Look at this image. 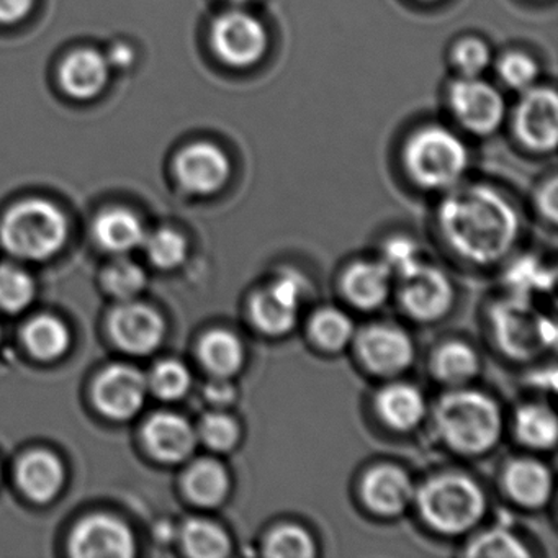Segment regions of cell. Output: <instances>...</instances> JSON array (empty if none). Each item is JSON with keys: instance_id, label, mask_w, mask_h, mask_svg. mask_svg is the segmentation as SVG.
<instances>
[{"instance_id": "6da1fadb", "label": "cell", "mask_w": 558, "mask_h": 558, "mask_svg": "<svg viewBox=\"0 0 558 558\" xmlns=\"http://www.w3.org/2000/svg\"><path fill=\"white\" fill-rule=\"evenodd\" d=\"M444 238L470 263H498L514 246L518 214L498 192L486 185L453 189L439 208Z\"/></svg>"}, {"instance_id": "7a4b0ae2", "label": "cell", "mask_w": 558, "mask_h": 558, "mask_svg": "<svg viewBox=\"0 0 558 558\" xmlns=\"http://www.w3.org/2000/svg\"><path fill=\"white\" fill-rule=\"evenodd\" d=\"M437 429L447 446L466 456L488 452L502 430L501 411L495 400L475 390L444 395L434 411Z\"/></svg>"}, {"instance_id": "3957f363", "label": "cell", "mask_w": 558, "mask_h": 558, "mask_svg": "<svg viewBox=\"0 0 558 558\" xmlns=\"http://www.w3.org/2000/svg\"><path fill=\"white\" fill-rule=\"evenodd\" d=\"M70 225L63 211L41 198L14 205L0 225V241L14 256L44 260L64 246Z\"/></svg>"}, {"instance_id": "277c9868", "label": "cell", "mask_w": 558, "mask_h": 558, "mask_svg": "<svg viewBox=\"0 0 558 558\" xmlns=\"http://www.w3.org/2000/svg\"><path fill=\"white\" fill-rule=\"evenodd\" d=\"M416 499L424 521L442 534H462L485 514V495L469 476H436L421 486Z\"/></svg>"}, {"instance_id": "5b68a950", "label": "cell", "mask_w": 558, "mask_h": 558, "mask_svg": "<svg viewBox=\"0 0 558 558\" xmlns=\"http://www.w3.org/2000/svg\"><path fill=\"white\" fill-rule=\"evenodd\" d=\"M404 166L424 189H449L469 165L465 143L439 125L423 126L404 145Z\"/></svg>"}, {"instance_id": "8992f818", "label": "cell", "mask_w": 558, "mask_h": 558, "mask_svg": "<svg viewBox=\"0 0 558 558\" xmlns=\"http://www.w3.org/2000/svg\"><path fill=\"white\" fill-rule=\"evenodd\" d=\"M496 341L506 354L529 359L555 344L554 323L534 312L524 300H509L493 313Z\"/></svg>"}, {"instance_id": "52a82bcc", "label": "cell", "mask_w": 558, "mask_h": 558, "mask_svg": "<svg viewBox=\"0 0 558 558\" xmlns=\"http://www.w3.org/2000/svg\"><path fill=\"white\" fill-rule=\"evenodd\" d=\"M210 44L225 64L243 70L263 60L269 47V35L259 19L236 8L215 19Z\"/></svg>"}, {"instance_id": "ba28073f", "label": "cell", "mask_w": 558, "mask_h": 558, "mask_svg": "<svg viewBox=\"0 0 558 558\" xmlns=\"http://www.w3.org/2000/svg\"><path fill=\"white\" fill-rule=\"evenodd\" d=\"M449 102L456 119L475 135L496 132L505 119L501 94L478 77H462L450 86Z\"/></svg>"}, {"instance_id": "9c48e42d", "label": "cell", "mask_w": 558, "mask_h": 558, "mask_svg": "<svg viewBox=\"0 0 558 558\" xmlns=\"http://www.w3.org/2000/svg\"><path fill=\"white\" fill-rule=\"evenodd\" d=\"M179 185L192 195H211L230 181L231 162L220 146L195 142L185 146L174 161Z\"/></svg>"}, {"instance_id": "30bf717a", "label": "cell", "mask_w": 558, "mask_h": 558, "mask_svg": "<svg viewBox=\"0 0 558 558\" xmlns=\"http://www.w3.org/2000/svg\"><path fill=\"white\" fill-rule=\"evenodd\" d=\"M305 283L286 274L254 295L251 302V316L254 325L267 336H283L292 331L299 318L300 303Z\"/></svg>"}, {"instance_id": "8fae6325", "label": "cell", "mask_w": 558, "mask_h": 558, "mask_svg": "<svg viewBox=\"0 0 558 558\" xmlns=\"http://www.w3.org/2000/svg\"><path fill=\"white\" fill-rule=\"evenodd\" d=\"M514 130L522 145L534 151L550 153L558 140V99L554 89L525 90L514 113Z\"/></svg>"}, {"instance_id": "7c38bea8", "label": "cell", "mask_w": 558, "mask_h": 558, "mask_svg": "<svg viewBox=\"0 0 558 558\" xmlns=\"http://www.w3.org/2000/svg\"><path fill=\"white\" fill-rule=\"evenodd\" d=\"M400 300L408 315L420 322L442 318L453 302V290L446 274L436 267L417 264L401 277Z\"/></svg>"}, {"instance_id": "4fadbf2b", "label": "cell", "mask_w": 558, "mask_h": 558, "mask_svg": "<svg viewBox=\"0 0 558 558\" xmlns=\"http://www.w3.org/2000/svg\"><path fill=\"white\" fill-rule=\"evenodd\" d=\"M135 551V537L129 525L110 515H90L71 535L74 557L130 558Z\"/></svg>"}, {"instance_id": "5bb4252c", "label": "cell", "mask_w": 558, "mask_h": 558, "mask_svg": "<svg viewBox=\"0 0 558 558\" xmlns=\"http://www.w3.org/2000/svg\"><path fill=\"white\" fill-rule=\"evenodd\" d=\"M148 393V380L142 372L129 365H113L107 368L96 384L94 397L97 407L113 420H129L135 416Z\"/></svg>"}, {"instance_id": "9a60e30c", "label": "cell", "mask_w": 558, "mask_h": 558, "mask_svg": "<svg viewBox=\"0 0 558 558\" xmlns=\"http://www.w3.org/2000/svg\"><path fill=\"white\" fill-rule=\"evenodd\" d=\"M110 332L123 351L145 355L159 348L165 339L166 325L156 310L129 302L120 305L110 316Z\"/></svg>"}, {"instance_id": "2e32d148", "label": "cell", "mask_w": 558, "mask_h": 558, "mask_svg": "<svg viewBox=\"0 0 558 558\" xmlns=\"http://www.w3.org/2000/svg\"><path fill=\"white\" fill-rule=\"evenodd\" d=\"M357 351L375 374L395 375L410 367L414 357L413 341L397 326L375 325L357 336Z\"/></svg>"}, {"instance_id": "e0dca14e", "label": "cell", "mask_w": 558, "mask_h": 558, "mask_svg": "<svg viewBox=\"0 0 558 558\" xmlns=\"http://www.w3.org/2000/svg\"><path fill=\"white\" fill-rule=\"evenodd\" d=\"M112 73L104 51L77 48L61 61L58 81L71 99L90 100L104 93Z\"/></svg>"}, {"instance_id": "ac0fdd59", "label": "cell", "mask_w": 558, "mask_h": 558, "mask_svg": "<svg viewBox=\"0 0 558 558\" xmlns=\"http://www.w3.org/2000/svg\"><path fill=\"white\" fill-rule=\"evenodd\" d=\"M362 496L378 514L395 515L408 508L414 498V486L404 470L395 465L372 469L362 482Z\"/></svg>"}, {"instance_id": "d6986e66", "label": "cell", "mask_w": 558, "mask_h": 558, "mask_svg": "<svg viewBox=\"0 0 558 558\" xmlns=\"http://www.w3.org/2000/svg\"><path fill=\"white\" fill-rule=\"evenodd\" d=\"M143 434L153 456L171 463L187 459L198 439L189 421L174 413L155 414L146 423Z\"/></svg>"}, {"instance_id": "ffe728a7", "label": "cell", "mask_w": 558, "mask_h": 558, "mask_svg": "<svg viewBox=\"0 0 558 558\" xmlns=\"http://www.w3.org/2000/svg\"><path fill=\"white\" fill-rule=\"evenodd\" d=\"M17 480L28 498L37 502L50 501L63 486V463L47 450H35L19 463Z\"/></svg>"}, {"instance_id": "44dd1931", "label": "cell", "mask_w": 558, "mask_h": 558, "mask_svg": "<svg viewBox=\"0 0 558 558\" xmlns=\"http://www.w3.org/2000/svg\"><path fill=\"white\" fill-rule=\"evenodd\" d=\"M378 416L395 430H411L423 421L426 401L413 385L393 384L378 391L375 398Z\"/></svg>"}, {"instance_id": "7402d4cb", "label": "cell", "mask_w": 558, "mask_h": 558, "mask_svg": "<svg viewBox=\"0 0 558 558\" xmlns=\"http://www.w3.org/2000/svg\"><path fill=\"white\" fill-rule=\"evenodd\" d=\"M505 486L509 496L519 505L541 508L550 498L551 475L538 460H514L506 469Z\"/></svg>"}, {"instance_id": "603a6c76", "label": "cell", "mask_w": 558, "mask_h": 558, "mask_svg": "<svg viewBox=\"0 0 558 558\" xmlns=\"http://www.w3.org/2000/svg\"><path fill=\"white\" fill-rule=\"evenodd\" d=\"M391 272L384 263H357L344 276V293L352 305L374 310L387 300Z\"/></svg>"}, {"instance_id": "cb8c5ba5", "label": "cell", "mask_w": 558, "mask_h": 558, "mask_svg": "<svg viewBox=\"0 0 558 558\" xmlns=\"http://www.w3.org/2000/svg\"><path fill=\"white\" fill-rule=\"evenodd\" d=\"M94 234L100 246L112 253H129L145 243L142 220L125 208H110L97 217Z\"/></svg>"}, {"instance_id": "d4e9b609", "label": "cell", "mask_w": 558, "mask_h": 558, "mask_svg": "<svg viewBox=\"0 0 558 558\" xmlns=\"http://www.w3.org/2000/svg\"><path fill=\"white\" fill-rule=\"evenodd\" d=\"M184 486L192 501L211 508L227 498L230 492V476L227 469L217 460L202 459L185 473Z\"/></svg>"}, {"instance_id": "484cf974", "label": "cell", "mask_w": 558, "mask_h": 558, "mask_svg": "<svg viewBox=\"0 0 558 558\" xmlns=\"http://www.w3.org/2000/svg\"><path fill=\"white\" fill-rule=\"evenodd\" d=\"M201 359L215 377H233L244 364L243 342L225 329L208 332L201 342Z\"/></svg>"}, {"instance_id": "4316f807", "label": "cell", "mask_w": 558, "mask_h": 558, "mask_svg": "<svg viewBox=\"0 0 558 558\" xmlns=\"http://www.w3.org/2000/svg\"><path fill=\"white\" fill-rule=\"evenodd\" d=\"M24 341L28 351L41 361H54L68 351L71 344L70 329L54 316H37L24 329Z\"/></svg>"}, {"instance_id": "83f0119b", "label": "cell", "mask_w": 558, "mask_h": 558, "mask_svg": "<svg viewBox=\"0 0 558 558\" xmlns=\"http://www.w3.org/2000/svg\"><path fill=\"white\" fill-rule=\"evenodd\" d=\"M184 550L195 558H223L230 554L231 541L227 532L211 521L191 519L181 529Z\"/></svg>"}, {"instance_id": "f1b7e54d", "label": "cell", "mask_w": 558, "mask_h": 558, "mask_svg": "<svg viewBox=\"0 0 558 558\" xmlns=\"http://www.w3.org/2000/svg\"><path fill=\"white\" fill-rule=\"evenodd\" d=\"M557 417L541 404H527L515 414V434L525 446L550 449L557 442Z\"/></svg>"}, {"instance_id": "f546056e", "label": "cell", "mask_w": 558, "mask_h": 558, "mask_svg": "<svg viewBox=\"0 0 558 558\" xmlns=\"http://www.w3.org/2000/svg\"><path fill=\"white\" fill-rule=\"evenodd\" d=\"M478 367V355L463 342L444 344L434 355V372L437 378L453 387L472 380Z\"/></svg>"}, {"instance_id": "4dcf8cb0", "label": "cell", "mask_w": 558, "mask_h": 558, "mask_svg": "<svg viewBox=\"0 0 558 558\" xmlns=\"http://www.w3.org/2000/svg\"><path fill=\"white\" fill-rule=\"evenodd\" d=\"M310 331L319 348L338 352L351 342L354 336L352 319L341 310H319L310 323Z\"/></svg>"}, {"instance_id": "1f68e13d", "label": "cell", "mask_w": 558, "mask_h": 558, "mask_svg": "<svg viewBox=\"0 0 558 558\" xmlns=\"http://www.w3.org/2000/svg\"><path fill=\"white\" fill-rule=\"evenodd\" d=\"M264 555L272 558H310L315 555L312 535L299 525L286 524L270 532Z\"/></svg>"}, {"instance_id": "d6a6232c", "label": "cell", "mask_w": 558, "mask_h": 558, "mask_svg": "<svg viewBox=\"0 0 558 558\" xmlns=\"http://www.w3.org/2000/svg\"><path fill=\"white\" fill-rule=\"evenodd\" d=\"M35 296L34 279L21 267L0 266V308L17 313Z\"/></svg>"}, {"instance_id": "836d02e7", "label": "cell", "mask_w": 558, "mask_h": 558, "mask_svg": "<svg viewBox=\"0 0 558 558\" xmlns=\"http://www.w3.org/2000/svg\"><path fill=\"white\" fill-rule=\"evenodd\" d=\"M143 246L151 263L161 269H175L187 257V241L181 233L169 228L146 236Z\"/></svg>"}, {"instance_id": "e575fe53", "label": "cell", "mask_w": 558, "mask_h": 558, "mask_svg": "<svg viewBox=\"0 0 558 558\" xmlns=\"http://www.w3.org/2000/svg\"><path fill=\"white\" fill-rule=\"evenodd\" d=\"M466 555L478 558H525L531 554L511 532L506 529H493L476 535L470 542Z\"/></svg>"}, {"instance_id": "d590c367", "label": "cell", "mask_w": 558, "mask_h": 558, "mask_svg": "<svg viewBox=\"0 0 558 558\" xmlns=\"http://www.w3.org/2000/svg\"><path fill=\"white\" fill-rule=\"evenodd\" d=\"M191 384V372L178 361L159 362L148 378V388L162 400H178L184 397Z\"/></svg>"}, {"instance_id": "8d00e7d4", "label": "cell", "mask_w": 558, "mask_h": 558, "mask_svg": "<svg viewBox=\"0 0 558 558\" xmlns=\"http://www.w3.org/2000/svg\"><path fill=\"white\" fill-rule=\"evenodd\" d=\"M104 282L110 293L119 299L130 300L145 289L146 274L133 260L119 259L106 270Z\"/></svg>"}, {"instance_id": "74e56055", "label": "cell", "mask_w": 558, "mask_h": 558, "mask_svg": "<svg viewBox=\"0 0 558 558\" xmlns=\"http://www.w3.org/2000/svg\"><path fill=\"white\" fill-rule=\"evenodd\" d=\"M197 437H201V440H204L210 449L223 452L236 446L240 439V426L228 414L211 413L202 420Z\"/></svg>"}, {"instance_id": "f35d334b", "label": "cell", "mask_w": 558, "mask_h": 558, "mask_svg": "<svg viewBox=\"0 0 558 558\" xmlns=\"http://www.w3.org/2000/svg\"><path fill=\"white\" fill-rule=\"evenodd\" d=\"M498 73L506 86L525 93V90L535 86V81L538 77V66L527 54L514 51V53H508L501 58L498 64Z\"/></svg>"}, {"instance_id": "ab89813d", "label": "cell", "mask_w": 558, "mask_h": 558, "mask_svg": "<svg viewBox=\"0 0 558 558\" xmlns=\"http://www.w3.org/2000/svg\"><path fill=\"white\" fill-rule=\"evenodd\" d=\"M492 61L489 48L478 38H466L457 44L453 50V63L463 77H478Z\"/></svg>"}, {"instance_id": "60d3db41", "label": "cell", "mask_w": 558, "mask_h": 558, "mask_svg": "<svg viewBox=\"0 0 558 558\" xmlns=\"http://www.w3.org/2000/svg\"><path fill=\"white\" fill-rule=\"evenodd\" d=\"M417 257L420 256H417L416 244L407 238H395L385 244L384 264L391 274L407 276L417 264H421Z\"/></svg>"}, {"instance_id": "b9f144b4", "label": "cell", "mask_w": 558, "mask_h": 558, "mask_svg": "<svg viewBox=\"0 0 558 558\" xmlns=\"http://www.w3.org/2000/svg\"><path fill=\"white\" fill-rule=\"evenodd\" d=\"M509 282L518 287V290H529L534 287H545L547 277L542 274L541 267L534 260H522L512 267Z\"/></svg>"}, {"instance_id": "7bdbcfd3", "label": "cell", "mask_w": 558, "mask_h": 558, "mask_svg": "<svg viewBox=\"0 0 558 558\" xmlns=\"http://www.w3.org/2000/svg\"><path fill=\"white\" fill-rule=\"evenodd\" d=\"M34 4L35 0H0V25H15L25 21Z\"/></svg>"}, {"instance_id": "ee69618b", "label": "cell", "mask_w": 558, "mask_h": 558, "mask_svg": "<svg viewBox=\"0 0 558 558\" xmlns=\"http://www.w3.org/2000/svg\"><path fill=\"white\" fill-rule=\"evenodd\" d=\"M107 61H109L112 71H126L135 64L136 51L132 45L126 41H113L109 50L106 51Z\"/></svg>"}, {"instance_id": "f6af8a7d", "label": "cell", "mask_w": 558, "mask_h": 558, "mask_svg": "<svg viewBox=\"0 0 558 558\" xmlns=\"http://www.w3.org/2000/svg\"><path fill=\"white\" fill-rule=\"evenodd\" d=\"M205 397L211 404L227 407V404L233 403L234 400L233 385L228 381V378L217 377L205 388Z\"/></svg>"}, {"instance_id": "bcb514c9", "label": "cell", "mask_w": 558, "mask_h": 558, "mask_svg": "<svg viewBox=\"0 0 558 558\" xmlns=\"http://www.w3.org/2000/svg\"><path fill=\"white\" fill-rule=\"evenodd\" d=\"M558 189L557 181H550V184L545 185L542 189L541 197H538V205H541L542 211L547 215L548 220H557V208H558Z\"/></svg>"}, {"instance_id": "7dc6e473", "label": "cell", "mask_w": 558, "mask_h": 558, "mask_svg": "<svg viewBox=\"0 0 558 558\" xmlns=\"http://www.w3.org/2000/svg\"><path fill=\"white\" fill-rule=\"evenodd\" d=\"M233 8H244V5L251 4L253 0H228Z\"/></svg>"}]
</instances>
